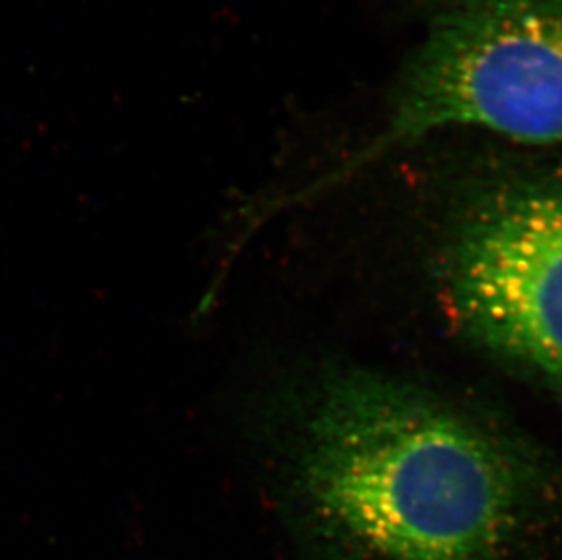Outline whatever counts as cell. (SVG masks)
<instances>
[{
    "label": "cell",
    "mask_w": 562,
    "mask_h": 560,
    "mask_svg": "<svg viewBox=\"0 0 562 560\" xmlns=\"http://www.w3.org/2000/svg\"><path fill=\"white\" fill-rule=\"evenodd\" d=\"M288 497L315 560H520L552 509L544 471L508 435L368 371L308 396Z\"/></svg>",
    "instance_id": "cell-1"
},
{
    "label": "cell",
    "mask_w": 562,
    "mask_h": 560,
    "mask_svg": "<svg viewBox=\"0 0 562 560\" xmlns=\"http://www.w3.org/2000/svg\"><path fill=\"white\" fill-rule=\"evenodd\" d=\"M386 130L357 159L446 127L562 144V0H464L404 68Z\"/></svg>",
    "instance_id": "cell-2"
},
{
    "label": "cell",
    "mask_w": 562,
    "mask_h": 560,
    "mask_svg": "<svg viewBox=\"0 0 562 560\" xmlns=\"http://www.w3.org/2000/svg\"><path fill=\"white\" fill-rule=\"evenodd\" d=\"M440 282L462 334L562 395V177L481 191L451 232Z\"/></svg>",
    "instance_id": "cell-3"
}]
</instances>
